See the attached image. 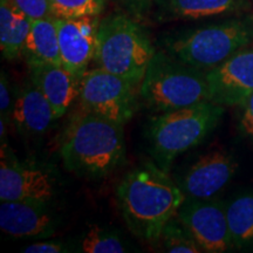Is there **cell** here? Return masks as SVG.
Here are the masks:
<instances>
[{
  "instance_id": "obj_16",
  "label": "cell",
  "mask_w": 253,
  "mask_h": 253,
  "mask_svg": "<svg viewBox=\"0 0 253 253\" xmlns=\"http://www.w3.org/2000/svg\"><path fill=\"white\" fill-rule=\"evenodd\" d=\"M160 21L197 20L244 12L251 0H155Z\"/></svg>"
},
{
  "instance_id": "obj_10",
  "label": "cell",
  "mask_w": 253,
  "mask_h": 253,
  "mask_svg": "<svg viewBox=\"0 0 253 253\" xmlns=\"http://www.w3.org/2000/svg\"><path fill=\"white\" fill-rule=\"evenodd\" d=\"M209 101L238 107L253 93V46L240 49L231 58L205 72Z\"/></svg>"
},
{
  "instance_id": "obj_11",
  "label": "cell",
  "mask_w": 253,
  "mask_h": 253,
  "mask_svg": "<svg viewBox=\"0 0 253 253\" xmlns=\"http://www.w3.org/2000/svg\"><path fill=\"white\" fill-rule=\"evenodd\" d=\"M62 66L81 80L95 58L99 15L73 19L54 18Z\"/></svg>"
},
{
  "instance_id": "obj_26",
  "label": "cell",
  "mask_w": 253,
  "mask_h": 253,
  "mask_svg": "<svg viewBox=\"0 0 253 253\" xmlns=\"http://www.w3.org/2000/svg\"><path fill=\"white\" fill-rule=\"evenodd\" d=\"M25 253H61L69 252L67 245L63 243L54 242V240H42V242H37L33 244L27 245L23 249Z\"/></svg>"
},
{
  "instance_id": "obj_9",
  "label": "cell",
  "mask_w": 253,
  "mask_h": 253,
  "mask_svg": "<svg viewBox=\"0 0 253 253\" xmlns=\"http://www.w3.org/2000/svg\"><path fill=\"white\" fill-rule=\"evenodd\" d=\"M202 252L220 253L232 248L226 204L220 201L186 198L176 214Z\"/></svg>"
},
{
  "instance_id": "obj_27",
  "label": "cell",
  "mask_w": 253,
  "mask_h": 253,
  "mask_svg": "<svg viewBox=\"0 0 253 253\" xmlns=\"http://www.w3.org/2000/svg\"><path fill=\"white\" fill-rule=\"evenodd\" d=\"M119 1H121L129 11L137 14L147 12L151 5L155 4V0H119Z\"/></svg>"
},
{
  "instance_id": "obj_8",
  "label": "cell",
  "mask_w": 253,
  "mask_h": 253,
  "mask_svg": "<svg viewBox=\"0 0 253 253\" xmlns=\"http://www.w3.org/2000/svg\"><path fill=\"white\" fill-rule=\"evenodd\" d=\"M55 192V178L49 170L19 161L6 148H1L0 201L52 202Z\"/></svg>"
},
{
  "instance_id": "obj_7",
  "label": "cell",
  "mask_w": 253,
  "mask_h": 253,
  "mask_svg": "<svg viewBox=\"0 0 253 253\" xmlns=\"http://www.w3.org/2000/svg\"><path fill=\"white\" fill-rule=\"evenodd\" d=\"M135 89L122 78L99 67L82 77L79 100L84 112L125 126L137 109Z\"/></svg>"
},
{
  "instance_id": "obj_1",
  "label": "cell",
  "mask_w": 253,
  "mask_h": 253,
  "mask_svg": "<svg viewBox=\"0 0 253 253\" xmlns=\"http://www.w3.org/2000/svg\"><path fill=\"white\" fill-rule=\"evenodd\" d=\"M116 197L129 230L148 243L160 240L168 221L186 199L178 183L151 162L126 172L116 188Z\"/></svg>"
},
{
  "instance_id": "obj_6",
  "label": "cell",
  "mask_w": 253,
  "mask_h": 253,
  "mask_svg": "<svg viewBox=\"0 0 253 253\" xmlns=\"http://www.w3.org/2000/svg\"><path fill=\"white\" fill-rule=\"evenodd\" d=\"M141 99L151 110L166 113L209 101L204 71L185 65L167 52H156L140 86Z\"/></svg>"
},
{
  "instance_id": "obj_23",
  "label": "cell",
  "mask_w": 253,
  "mask_h": 253,
  "mask_svg": "<svg viewBox=\"0 0 253 253\" xmlns=\"http://www.w3.org/2000/svg\"><path fill=\"white\" fill-rule=\"evenodd\" d=\"M15 97L12 91L11 84L5 72H1L0 78V112H1V119L7 123L12 121V114H13Z\"/></svg>"
},
{
  "instance_id": "obj_12",
  "label": "cell",
  "mask_w": 253,
  "mask_h": 253,
  "mask_svg": "<svg viewBox=\"0 0 253 253\" xmlns=\"http://www.w3.org/2000/svg\"><path fill=\"white\" fill-rule=\"evenodd\" d=\"M59 217L50 202L5 201L0 204V229L14 239H46L55 233Z\"/></svg>"
},
{
  "instance_id": "obj_19",
  "label": "cell",
  "mask_w": 253,
  "mask_h": 253,
  "mask_svg": "<svg viewBox=\"0 0 253 253\" xmlns=\"http://www.w3.org/2000/svg\"><path fill=\"white\" fill-rule=\"evenodd\" d=\"M226 219L232 245L244 248L253 243V191L242 192L226 204Z\"/></svg>"
},
{
  "instance_id": "obj_14",
  "label": "cell",
  "mask_w": 253,
  "mask_h": 253,
  "mask_svg": "<svg viewBox=\"0 0 253 253\" xmlns=\"http://www.w3.org/2000/svg\"><path fill=\"white\" fill-rule=\"evenodd\" d=\"M31 80L42 91L54 110L55 118H62L80 95V80L63 66H30Z\"/></svg>"
},
{
  "instance_id": "obj_24",
  "label": "cell",
  "mask_w": 253,
  "mask_h": 253,
  "mask_svg": "<svg viewBox=\"0 0 253 253\" xmlns=\"http://www.w3.org/2000/svg\"><path fill=\"white\" fill-rule=\"evenodd\" d=\"M12 1L31 20L52 17L48 0H12Z\"/></svg>"
},
{
  "instance_id": "obj_17",
  "label": "cell",
  "mask_w": 253,
  "mask_h": 253,
  "mask_svg": "<svg viewBox=\"0 0 253 253\" xmlns=\"http://www.w3.org/2000/svg\"><path fill=\"white\" fill-rule=\"evenodd\" d=\"M23 55L28 67L39 65L62 66L54 17L32 20Z\"/></svg>"
},
{
  "instance_id": "obj_15",
  "label": "cell",
  "mask_w": 253,
  "mask_h": 253,
  "mask_svg": "<svg viewBox=\"0 0 253 253\" xmlns=\"http://www.w3.org/2000/svg\"><path fill=\"white\" fill-rule=\"evenodd\" d=\"M55 120L54 110L42 91L33 81H27L17 93L12 114L18 131L27 136L43 135Z\"/></svg>"
},
{
  "instance_id": "obj_4",
  "label": "cell",
  "mask_w": 253,
  "mask_h": 253,
  "mask_svg": "<svg viewBox=\"0 0 253 253\" xmlns=\"http://www.w3.org/2000/svg\"><path fill=\"white\" fill-rule=\"evenodd\" d=\"M253 42V15L244 14L166 38V52L201 71L220 65Z\"/></svg>"
},
{
  "instance_id": "obj_18",
  "label": "cell",
  "mask_w": 253,
  "mask_h": 253,
  "mask_svg": "<svg viewBox=\"0 0 253 253\" xmlns=\"http://www.w3.org/2000/svg\"><path fill=\"white\" fill-rule=\"evenodd\" d=\"M32 20L13 4L1 0L0 4V48L4 59L14 60L23 54Z\"/></svg>"
},
{
  "instance_id": "obj_20",
  "label": "cell",
  "mask_w": 253,
  "mask_h": 253,
  "mask_svg": "<svg viewBox=\"0 0 253 253\" xmlns=\"http://www.w3.org/2000/svg\"><path fill=\"white\" fill-rule=\"evenodd\" d=\"M79 251L84 253H123L128 248L121 236L99 225H90L81 236Z\"/></svg>"
},
{
  "instance_id": "obj_25",
  "label": "cell",
  "mask_w": 253,
  "mask_h": 253,
  "mask_svg": "<svg viewBox=\"0 0 253 253\" xmlns=\"http://www.w3.org/2000/svg\"><path fill=\"white\" fill-rule=\"evenodd\" d=\"M238 129L240 134L253 143V93L238 106Z\"/></svg>"
},
{
  "instance_id": "obj_21",
  "label": "cell",
  "mask_w": 253,
  "mask_h": 253,
  "mask_svg": "<svg viewBox=\"0 0 253 253\" xmlns=\"http://www.w3.org/2000/svg\"><path fill=\"white\" fill-rule=\"evenodd\" d=\"M167 252L171 253H199L202 252L189 231L175 216L168 221L160 238Z\"/></svg>"
},
{
  "instance_id": "obj_13",
  "label": "cell",
  "mask_w": 253,
  "mask_h": 253,
  "mask_svg": "<svg viewBox=\"0 0 253 253\" xmlns=\"http://www.w3.org/2000/svg\"><path fill=\"white\" fill-rule=\"evenodd\" d=\"M238 167V161L232 154L211 151L188 168L178 185L189 199L212 198L229 184Z\"/></svg>"
},
{
  "instance_id": "obj_2",
  "label": "cell",
  "mask_w": 253,
  "mask_h": 253,
  "mask_svg": "<svg viewBox=\"0 0 253 253\" xmlns=\"http://www.w3.org/2000/svg\"><path fill=\"white\" fill-rule=\"evenodd\" d=\"M60 157L69 172L102 178L125 163L123 125L82 110L63 132Z\"/></svg>"
},
{
  "instance_id": "obj_3",
  "label": "cell",
  "mask_w": 253,
  "mask_h": 253,
  "mask_svg": "<svg viewBox=\"0 0 253 253\" xmlns=\"http://www.w3.org/2000/svg\"><path fill=\"white\" fill-rule=\"evenodd\" d=\"M223 114L224 106L203 101L154 116L148 125L147 138L155 163L169 171L177 157L211 134Z\"/></svg>"
},
{
  "instance_id": "obj_5",
  "label": "cell",
  "mask_w": 253,
  "mask_h": 253,
  "mask_svg": "<svg viewBox=\"0 0 253 253\" xmlns=\"http://www.w3.org/2000/svg\"><path fill=\"white\" fill-rule=\"evenodd\" d=\"M155 47L147 32L123 14L100 20L94 61L134 87H140L153 60Z\"/></svg>"
},
{
  "instance_id": "obj_22",
  "label": "cell",
  "mask_w": 253,
  "mask_h": 253,
  "mask_svg": "<svg viewBox=\"0 0 253 253\" xmlns=\"http://www.w3.org/2000/svg\"><path fill=\"white\" fill-rule=\"evenodd\" d=\"M52 17L73 19L100 15L104 9V0H48Z\"/></svg>"
}]
</instances>
